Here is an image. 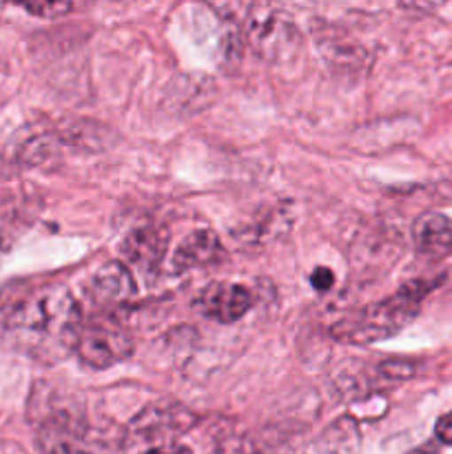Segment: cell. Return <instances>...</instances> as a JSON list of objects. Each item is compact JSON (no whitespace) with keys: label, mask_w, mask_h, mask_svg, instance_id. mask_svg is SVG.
I'll list each match as a JSON object with an SVG mask.
<instances>
[{"label":"cell","mask_w":452,"mask_h":454,"mask_svg":"<svg viewBox=\"0 0 452 454\" xmlns=\"http://www.w3.org/2000/svg\"><path fill=\"white\" fill-rule=\"evenodd\" d=\"M0 328L13 348L40 362H53L75 348L80 309L65 286L0 291Z\"/></svg>","instance_id":"cell-1"},{"label":"cell","mask_w":452,"mask_h":454,"mask_svg":"<svg viewBox=\"0 0 452 454\" xmlns=\"http://www.w3.org/2000/svg\"><path fill=\"white\" fill-rule=\"evenodd\" d=\"M0 454H13L12 450H9V448H4V446H0Z\"/></svg>","instance_id":"cell-16"},{"label":"cell","mask_w":452,"mask_h":454,"mask_svg":"<svg viewBox=\"0 0 452 454\" xmlns=\"http://www.w3.org/2000/svg\"><path fill=\"white\" fill-rule=\"evenodd\" d=\"M22 9L34 16L40 18H58L62 13H69L74 9L71 3H31V4H22Z\"/></svg>","instance_id":"cell-12"},{"label":"cell","mask_w":452,"mask_h":454,"mask_svg":"<svg viewBox=\"0 0 452 454\" xmlns=\"http://www.w3.org/2000/svg\"><path fill=\"white\" fill-rule=\"evenodd\" d=\"M142 454H191V450H186V448L180 446V443H167V446H155Z\"/></svg>","instance_id":"cell-15"},{"label":"cell","mask_w":452,"mask_h":454,"mask_svg":"<svg viewBox=\"0 0 452 454\" xmlns=\"http://www.w3.org/2000/svg\"><path fill=\"white\" fill-rule=\"evenodd\" d=\"M87 295L96 306L127 304L136 295V282H133L131 270L120 262H109L89 279Z\"/></svg>","instance_id":"cell-8"},{"label":"cell","mask_w":452,"mask_h":454,"mask_svg":"<svg viewBox=\"0 0 452 454\" xmlns=\"http://www.w3.org/2000/svg\"><path fill=\"white\" fill-rule=\"evenodd\" d=\"M74 350L87 366L109 368L124 362L133 353V341L120 328L87 326L80 328Z\"/></svg>","instance_id":"cell-5"},{"label":"cell","mask_w":452,"mask_h":454,"mask_svg":"<svg viewBox=\"0 0 452 454\" xmlns=\"http://www.w3.org/2000/svg\"><path fill=\"white\" fill-rule=\"evenodd\" d=\"M434 282H408L379 304L368 306L346 317L335 328L337 337L350 344H370L397 335L417 317L424 297L433 291Z\"/></svg>","instance_id":"cell-2"},{"label":"cell","mask_w":452,"mask_h":454,"mask_svg":"<svg viewBox=\"0 0 452 454\" xmlns=\"http://www.w3.org/2000/svg\"><path fill=\"white\" fill-rule=\"evenodd\" d=\"M167 251V233L158 229H136L122 242V253L142 270H153Z\"/></svg>","instance_id":"cell-11"},{"label":"cell","mask_w":452,"mask_h":454,"mask_svg":"<svg viewBox=\"0 0 452 454\" xmlns=\"http://www.w3.org/2000/svg\"><path fill=\"white\" fill-rule=\"evenodd\" d=\"M222 253V244L213 231L199 229L195 233L186 235L173 253V270L175 273H186V270L202 269L217 260Z\"/></svg>","instance_id":"cell-10"},{"label":"cell","mask_w":452,"mask_h":454,"mask_svg":"<svg viewBox=\"0 0 452 454\" xmlns=\"http://www.w3.org/2000/svg\"><path fill=\"white\" fill-rule=\"evenodd\" d=\"M244 35L257 56L273 62L295 56L301 43L295 20L273 4H248L244 16Z\"/></svg>","instance_id":"cell-3"},{"label":"cell","mask_w":452,"mask_h":454,"mask_svg":"<svg viewBox=\"0 0 452 454\" xmlns=\"http://www.w3.org/2000/svg\"><path fill=\"white\" fill-rule=\"evenodd\" d=\"M434 434L441 443L446 446H452V411L446 412L443 417H439L437 426H434Z\"/></svg>","instance_id":"cell-13"},{"label":"cell","mask_w":452,"mask_h":454,"mask_svg":"<svg viewBox=\"0 0 452 454\" xmlns=\"http://www.w3.org/2000/svg\"><path fill=\"white\" fill-rule=\"evenodd\" d=\"M3 253H4V244L0 242V257H3Z\"/></svg>","instance_id":"cell-17"},{"label":"cell","mask_w":452,"mask_h":454,"mask_svg":"<svg viewBox=\"0 0 452 454\" xmlns=\"http://www.w3.org/2000/svg\"><path fill=\"white\" fill-rule=\"evenodd\" d=\"M412 239L417 251L430 260L452 257V220L443 213H424L412 226Z\"/></svg>","instance_id":"cell-9"},{"label":"cell","mask_w":452,"mask_h":454,"mask_svg":"<svg viewBox=\"0 0 452 454\" xmlns=\"http://www.w3.org/2000/svg\"><path fill=\"white\" fill-rule=\"evenodd\" d=\"M87 443V424L69 411H56L38 426V446L44 454H80Z\"/></svg>","instance_id":"cell-6"},{"label":"cell","mask_w":452,"mask_h":454,"mask_svg":"<svg viewBox=\"0 0 452 454\" xmlns=\"http://www.w3.org/2000/svg\"><path fill=\"white\" fill-rule=\"evenodd\" d=\"M198 309L202 310L207 317L215 319V322L230 324L242 319L248 310L255 304V297L242 284H226L215 282L202 291L198 297Z\"/></svg>","instance_id":"cell-7"},{"label":"cell","mask_w":452,"mask_h":454,"mask_svg":"<svg viewBox=\"0 0 452 454\" xmlns=\"http://www.w3.org/2000/svg\"><path fill=\"white\" fill-rule=\"evenodd\" d=\"M198 417L180 403H155L142 411L129 426V434L137 442L167 446L191 428Z\"/></svg>","instance_id":"cell-4"},{"label":"cell","mask_w":452,"mask_h":454,"mask_svg":"<svg viewBox=\"0 0 452 454\" xmlns=\"http://www.w3.org/2000/svg\"><path fill=\"white\" fill-rule=\"evenodd\" d=\"M332 273L328 269H317L313 273V286L317 288V291H328V288L332 286Z\"/></svg>","instance_id":"cell-14"}]
</instances>
